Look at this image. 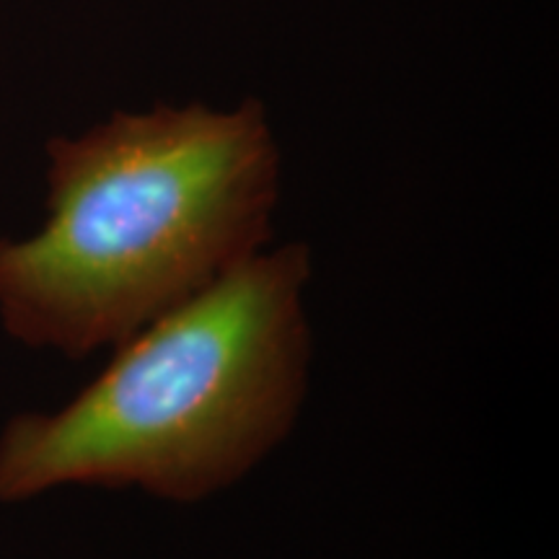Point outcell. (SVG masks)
Instances as JSON below:
<instances>
[{
	"label": "cell",
	"mask_w": 559,
	"mask_h": 559,
	"mask_svg": "<svg viewBox=\"0 0 559 559\" xmlns=\"http://www.w3.org/2000/svg\"><path fill=\"white\" fill-rule=\"evenodd\" d=\"M50 158L47 226L0 241V311L29 345H120L272 236L280 151L257 99L120 111Z\"/></svg>",
	"instance_id": "6da1fadb"
},
{
	"label": "cell",
	"mask_w": 559,
	"mask_h": 559,
	"mask_svg": "<svg viewBox=\"0 0 559 559\" xmlns=\"http://www.w3.org/2000/svg\"><path fill=\"white\" fill-rule=\"evenodd\" d=\"M309 277L306 243L257 251L120 342L66 409L9 425L0 500L102 485L200 502L239 481L283 443L304 404Z\"/></svg>",
	"instance_id": "7a4b0ae2"
}]
</instances>
